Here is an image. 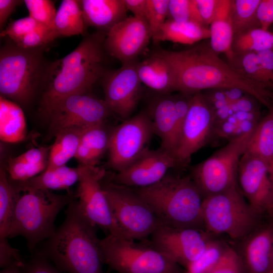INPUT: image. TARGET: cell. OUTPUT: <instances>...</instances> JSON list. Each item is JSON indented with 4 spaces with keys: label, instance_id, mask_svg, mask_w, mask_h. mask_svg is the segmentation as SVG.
<instances>
[{
    "label": "cell",
    "instance_id": "21",
    "mask_svg": "<svg viewBox=\"0 0 273 273\" xmlns=\"http://www.w3.org/2000/svg\"><path fill=\"white\" fill-rule=\"evenodd\" d=\"M136 68L142 83L157 95L170 94L175 91L171 65L161 50L137 63Z\"/></svg>",
    "mask_w": 273,
    "mask_h": 273
},
{
    "label": "cell",
    "instance_id": "19",
    "mask_svg": "<svg viewBox=\"0 0 273 273\" xmlns=\"http://www.w3.org/2000/svg\"><path fill=\"white\" fill-rule=\"evenodd\" d=\"M250 205L258 214L273 204V184L268 164L244 153L238 168V184Z\"/></svg>",
    "mask_w": 273,
    "mask_h": 273
},
{
    "label": "cell",
    "instance_id": "54",
    "mask_svg": "<svg viewBox=\"0 0 273 273\" xmlns=\"http://www.w3.org/2000/svg\"><path fill=\"white\" fill-rule=\"evenodd\" d=\"M270 273H273V271H272V272H270Z\"/></svg>",
    "mask_w": 273,
    "mask_h": 273
},
{
    "label": "cell",
    "instance_id": "27",
    "mask_svg": "<svg viewBox=\"0 0 273 273\" xmlns=\"http://www.w3.org/2000/svg\"><path fill=\"white\" fill-rule=\"evenodd\" d=\"M209 38V28L204 25L168 19L152 39L155 42L168 41L192 45Z\"/></svg>",
    "mask_w": 273,
    "mask_h": 273
},
{
    "label": "cell",
    "instance_id": "22",
    "mask_svg": "<svg viewBox=\"0 0 273 273\" xmlns=\"http://www.w3.org/2000/svg\"><path fill=\"white\" fill-rule=\"evenodd\" d=\"M79 2L86 26L94 27L106 34L127 17L123 0H81Z\"/></svg>",
    "mask_w": 273,
    "mask_h": 273
},
{
    "label": "cell",
    "instance_id": "15",
    "mask_svg": "<svg viewBox=\"0 0 273 273\" xmlns=\"http://www.w3.org/2000/svg\"><path fill=\"white\" fill-rule=\"evenodd\" d=\"M190 102V96L181 94L157 95L149 106L147 112L154 133L161 140L160 148L173 156Z\"/></svg>",
    "mask_w": 273,
    "mask_h": 273
},
{
    "label": "cell",
    "instance_id": "45",
    "mask_svg": "<svg viewBox=\"0 0 273 273\" xmlns=\"http://www.w3.org/2000/svg\"><path fill=\"white\" fill-rule=\"evenodd\" d=\"M24 273H61L53 266L45 256L38 253L26 263Z\"/></svg>",
    "mask_w": 273,
    "mask_h": 273
},
{
    "label": "cell",
    "instance_id": "53",
    "mask_svg": "<svg viewBox=\"0 0 273 273\" xmlns=\"http://www.w3.org/2000/svg\"><path fill=\"white\" fill-rule=\"evenodd\" d=\"M269 210L271 211V213L272 214V215H273V205L270 207V208Z\"/></svg>",
    "mask_w": 273,
    "mask_h": 273
},
{
    "label": "cell",
    "instance_id": "12",
    "mask_svg": "<svg viewBox=\"0 0 273 273\" xmlns=\"http://www.w3.org/2000/svg\"><path fill=\"white\" fill-rule=\"evenodd\" d=\"M77 168L79 175L77 202L82 212L108 235L127 238L119 226L103 191L104 169L81 164Z\"/></svg>",
    "mask_w": 273,
    "mask_h": 273
},
{
    "label": "cell",
    "instance_id": "46",
    "mask_svg": "<svg viewBox=\"0 0 273 273\" xmlns=\"http://www.w3.org/2000/svg\"><path fill=\"white\" fill-rule=\"evenodd\" d=\"M257 17L260 28L268 30L273 24V0H261L257 10Z\"/></svg>",
    "mask_w": 273,
    "mask_h": 273
},
{
    "label": "cell",
    "instance_id": "55",
    "mask_svg": "<svg viewBox=\"0 0 273 273\" xmlns=\"http://www.w3.org/2000/svg\"><path fill=\"white\" fill-rule=\"evenodd\" d=\"M272 205H273V204H272Z\"/></svg>",
    "mask_w": 273,
    "mask_h": 273
},
{
    "label": "cell",
    "instance_id": "18",
    "mask_svg": "<svg viewBox=\"0 0 273 273\" xmlns=\"http://www.w3.org/2000/svg\"><path fill=\"white\" fill-rule=\"evenodd\" d=\"M152 39L148 25L130 16L114 25L106 34L105 50L122 65L135 62Z\"/></svg>",
    "mask_w": 273,
    "mask_h": 273
},
{
    "label": "cell",
    "instance_id": "42",
    "mask_svg": "<svg viewBox=\"0 0 273 273\" xmlns=\"http://www.w3.org/2000/svg\"><path fill=\"white\" fill-rule=\"evenodd\" d=\"M41 26L30 16L22 18L11 22L5 29L1 31V36H7L14 41Z\"/></svg>",
    "mask_w": 273,
    "mask_h": 273
},
{
    "label": "cell",
    "instance_id": "32",
    "mask_svg": "<svg viewBox=\"0 0 273 273\" xmlns=\"http://www.w3.org/2000/svg\"><path fill=\"white\" fill-rule=\"evenodd\" d=\"M245 153L260 158L269 166L273 156V108L258 122Z\"/></svg>",
    "mask_w": 273,
    "mask_h": 273
},
{
    "label": "cell",
    "instance_id": "29",
    "mask_svg": "<svg viewBox=\"0 0 273 273\" xmlns=\"http://www.w3.org/2000/svg\"><path fill=\"white\" fill-rule=\"evenodd\" d=\"M27 132L23 111L16 103L0 96V138L1 141L16 143L23 140Z\"/></svg>",
    "mask_w": 273,
    "mask_h": 273
},
{
    "label": "cell",
    "instance_id": "14",
    "mask_svg": "<svg viewBox=\"0 0 273 273\" xmlns=\"http://www.w3.org/2000/svg\"><path fill=\"white\" fill-rule=\"evenodd\" d=\"M111 112L105 101L86 93L71 96L51 112L48 136L68 128L85 129L104 123Z\"/></svg>",
    "mask_w": 273,
    "mask_h": 273
},
{
    "label": "cell",
    "instance_id": "2",
    "mask_svg": "<svg viewBox=\"0 0 273 273\" xmlns=\"http://www.w3.org/2000/svg\"><path fill=\"white\" fill-rule=\"evenodd\" d=\"M105 37L98 31L86 35L72 52L46 66L40 110L47 119L63 100L86 93L104 76Z\"/></svg>",
    "mask_w": 273,
    "mask_h": 273
},
{
    "label": "cell",
    "instance_id": "44",
    "mask_svg": "<svg viewBox=\"0 0 273 273\" xmlns=\"http://www.w3.org/2000/svg\"><path fill=\"white\" fill-rule=\"evenodd\" d=\"M242 262L236 252L228 247L223 256L211 273H242Z\"/></svg>",
    "mask_w": 273,
    "mask_h": 273
},
{
    "label": "cell",
    "instance_id": "16",
    "mask_svg": "<svg viewBox=\"0 0 273 273\" xmlns=\"http://www.w3.org/2000/svg\"><path fill=\"white\" fill-rule=\"evenodd\" d=\"M148 242L164 255L186 267L204 251L209 241L202 230L175 228L160 224Z\"/></svg>",
    "mask_w": 273,
    "mask_h": 273
},
{
    "label": "cell",
    "instance_id": "13",
    "mask_svg": "<svg viewBox=\"0 0 273 273\" xmlns=\"http://www.w3.org/2000/svg\"><path fill=\"white\" fill-rule=\"evenodd\" d=\"M216 126L215 111L205 96L193 95L174 155L177 166L189 163L192 156L208 142Z\"/></svg>",
    "mask_w": 273,
    "mask_h": 273
},
{
    "label": "cell",
    "instance_id": "10",
    "mask_svg": "<svg viewBox=\"0 0 273 273\" xmlns=\"http://www.w3.org/2000/svg\"><path fill=\"white\" fill-rule=\"evenodd\" d=\"M115 218L125 236L145 241L161 224L150 206L132 188L113 181L102 183Z\"/></svg>",
    "mask_w": 273,
    "mask_h": 273
},
{
    "label": "cell",
    "instance_id": "34",
    "mask_svg": "<svg viewBox=\"0 0 273 273\" xmlns=\"http://www.w3.org/2000/svg\"><path fill=\"white\" fill-rule=\"evenodd\" d=\"M273 49V32L256 28L234 36L232 49L235 55L258 53Z\"/></svg>",
    "mask_w": 273,
    "mask_h": 273
},
{
    "label": "cell",
    "instance_id": "36",
    "mask_svg": "<svg viewBox=\"0 0 273 273\" xmlns=\"http://www.w3.org/2000/svg\"><path fill=\"white\" fill-rule=\"evenodd\" d=\"M261 0L233 1L232 22L234 36L256 28H260L257 10Z\"/></svg>",
    "mask_w": 273,
    "mask_h": 273
},
{
    "label": "cell",
    "instance_id": "48",
    "mask_svg": "<svg viewBox=\"0 0 273 273\" xmlns=\"http://www.w3.org/2000/svg\"><path fill=\"white\" fill-rule=\"evenodd\" d=\"M127 10L130 11L133 16L146 21L147 0H123Z\"/></svg>",
    "mask_w": 273,
    "mask_h": 273
},
{
    "label": "cell",
    "instance_id": "5",
    "mask_svg": "<svg viewBox=\"0 0 273 273\" xmlns=\"http://www.w3.org/2000/svg\"><path fill=\"white\" fill-rule=\"evenodd\" d=\"M70 194L26 188L16 197L8 238L23 237L31 253L40 242L55 233V220L60 211L72 201Z\"/></svg>",
    "mask_w": 273,
    "mask_h": 273
},
{
    "label": "cell",
    "instance_id": "40",
    "mask_svg": "<svg viewBox=\"0 0 273 273\" xmlns=\"http://www.w3.org/2000/svg\"><path fill=\"white\" fill-rule=\"evenodd\" d=\"M58 38L54 29L41 26L14 41L17 46L25 49L42 48Z\"/></svg>",
    "mask_w": 273,
    "mask_h": 273
},
{
    "label": "cell",
    "instance_id": "51",
    "mask_svg": "<svg viewBox=\"0 0 273 273\" xmlns=\"http://www.w3.org/2000/svg\"><path fill=\"white\" fill-rule=\"evenodd\" d=\"M24 266L13 265L2 269L0 273H24Z\"/></svg>",
    "mask_w": 273,
    "mask_h": 273
},
{
    "label": "cell",
    "instance_id": "23",
    "mask_svg": "<svg viewBox=\"0 0 273 273\" xmlns=\"http://www.w3.org/2000/svg\"><path fill=\"white\" fill-rule=\"evenodd\" d=\"M243 256L250 273L273 271V229H263L250 235L243 248Z\"/></svg>",
    "mask_w": 273,
    "mask_h": 273
},
{
    "label": "cell",
    "instance_id": "52",
    "mask_svg": "<svg viewBox=\"0 0 273 273\" xmlns=\"http://www.w3.org/2000/svg\"><path fill=\"white\" fill-rule=\"evenodd\" d=\"M268 167L270 177L273 184V156Z\"/></svg>",
    "mask_w": 273,
    "mask_h": 273
},
{
    "label": "cell",
    "instance_id": "37",
    "mask_svg": "<svg viewBox=\"0 0 273 273\" xmlns=\"http://www.w3.org/2000/svg\"><path fill=\"white\" fill-rule=\"evenodd\" d=\"M229 247L218 241L209 240L203 253L188 265L184 273H211L218 264Z\"/></svg>",
    "mask_w": 273,
    "mask_h": 273
},
{
    "label": "cell",
    "instance_id": "33",
    "mask_svg": "<svg viewBox=\"0 0 273 273\" xmlns=\"http://www.w3.org/2000/svg\"><path fill=\"white\" fill-rule=\"evenodd\" d=\"M231 62L245 76L273 92V79L262 66L256 53L235 55Z\"/></svg>",
    "mask_w": 273,
    "mask_h": 273
},
{
    "label": "cell",
    "instance_id": "43",
    "mask_svg": "<svg viewBox=\"0 0 273 273\" xmlns=\"http://www.w3.org/2000/svg\"><path fill=\"white\" fill-rule=\"evenodd\" d=\"M24 261L20 251L12 247L8 238H0V266L2 269L13 265L24 266Z\"/></svg>",
    "mask_w": 273,
    "mask_h": 273
},
{
    "label": "cell",
    "instance_id": "41",
    "mask_svg": "<svg viewBox=\"0 0 273 273\" xmlns=\"http://www.w3.org/2000/svg\"><path fill=\"white\" fill-rule=\"evenodd\" d=\"M169 0H147L146 22L152 38L158 32L168 17Z\"/></svg>",
    "mask_w": 273,
    "mask_h": 273
},
{
    "label": "cell",
    "instance_id": "31",
    "mask_svg": "<svg viewBox=\"0 0 273 273\" xmlns=\"http://www.w3.org/2000/svg\"><path fill=\"white\" fill-rule=\"evenodd\" d=\"M84 129H66L55 136V141L50 147L47 167L66 165L71 158H75Z\"/></svg>",
    "mask_w": 273,
    "mask_h": 273
},
{
    "label": "cell",
    "instance_id": "8",
    "mask_svg": "<svg viewBox=\"0 0 273 273\" xmlns=\"http://www.w3.org/2000/svg\"><path fill=\"white\" fill-rule=\"evenodd\" d=\"M104 264L118 273H184L150 244L111 235L100 240Z\"/></svg>",
    "mask_w": 273,
    "mask_h": 273
},
{
    "label": "cell",
    "instance_id": "9",
    "mask_svg": "<svg viewBox=\"0 0 273 273\" xmlns=\"http://www.w3.org/2000/svg\"><path fill=\"white\" fill-rule=\"evenodd\" d=\"M255 127L232 138L193 168L191 177L204 198L238 186L239 163Z\"/></svg>",
    "mask_w": 273,
    "mask_h": 273
},
{
    "label": "cell",
    "instance_id": "50",
    "mask_svg": "<svg viewBox=\"0 0 273 273\" xmlns=\"http://www.w3.org/2000/svg\"><path fill=\"white\" fill-rule=\"evenodd\" d=\"M256 53L262 66L273 79V49Z\"/></svg>",
    "mask_w": 273,
    "mask_h": 273
},
{
    "label": "cell",
    "instance_id": "30",
    "mask_svg": "<svg viewBox=\"0 0 273 273\" xmlns=\"http://www.w3.org/2000/svg\"><path fill=\"white\" fill-rule=\"evenodd\" d=\"M86 28L79 1H62L53 26L57 37L83 34Z\"/></svg>",
    "mask_w": 273,
    "mask_h": 273
},
{
    "label": "cell",
    "instance_id": "4",
    "mask_svg": "<svg viewBox=\"0 0 273 273\" xmlns=\"http://www.w3.org/2000/svg\"><path fill=\"white\" fill-rule=\"evenodd\" d=\"M132 189L150 206L162 225L200 230L204 226V196L191 177L167 174L153 185Z\"/></svg>",
    "mask_w": 273,
    "mask_h": 273
},
{
    "label": "cell",
    "instance_id": "47",
    "mask_svg": "<svg viewBox=\"0 0 273 273\" xmlns=\"http://www.w3.org/2000/svg\"><path fill=\"white\" fill-rule=\"evenodd\" d=\"M199 11L205 26L210 25L215 15L218 0H196Z\"/></svg>",
    "mask_w": 273,
    "mask_h": 273
},
{
    "label": "cell",
    "instance_id": "1",
    "mask_svg": "<svg viewBox=\"0 0 273 273\" xmlns=\"http://www.w3.org/2000/svg\"><path fill=\"white\" fill-rule=\"evenodd\" d=\"M161 51L171 65L175 91L192 95L208 89H236L252 96L269 110L273 108V92L226 63L210 44L200 43L181 51Z\"/></svg>",
    "mask_w": 273,
    "mask_h": 273
},
{
    "label": "cell",
    "instance_id": "35",
    "mask_svg": "<svg viewBox=\"0 0 273 273\" xmlns=\"http://www.w3.org/2000/svg\"><path fill=\"white\" fill-rule=\"evenodd\" d=\"M18 193L10 181L6 169H0V238H8Z\"/></svg>",
    "mask_w": 273,
    "mask_h": 273
},
{
    "label": "cell",
    "instance_id": "11",
    "mask_svg": "<svg viewBox=\"0 0 273 273\" xmlns=\"http://www.w3.org/2000/svg\"><path fill=\"white\" fill-rule=\"evenodd\" d=\"M154 133L147 112L123 120L111 130L108 166L117 172L128 167L149 149Z\"/></svg>",
    "mask_w": 273,
    "mask_h": 273
},
{
    "label": "cell",
    "instance_id": "7",
    "mask_svg": "<svg viewBox=\"0 0 273 273\" xmlns=\"http://www.w3.org/2000/svg\"><path fill=\"white\" fill-rule=\"evenodd\" d=\"M257 213L246 200L238 186L204 198L202 219L207 231L233 239L249 234Z\"/></svg>",
    "mask_w": 273,
    "mask_h": 273
},
{
    "label": "cell",
    "instance_id": "20",
    "mask_svg": "<svg viewBox=\"0 0 273 273\" xmlns=\"http://www.w3.org/2000/svg\"><path fill=\"white\" fill-rule=\"evenodd\" d=\"M176 166L172 154L160 148L148 149L128 167L114 174L112 181L132 188L146 187L160 181L170 168Z\"/></svg>",
    "mask_w": 273,
    "mask_h": 273
},
{
    "label": "cell",
    "instance_id": "17",
    "mask_svg": "<svg viewBox=\"0 0 273 273\" xmlns=\"http://www.w3.org/2000/svg\"><path fill=\"white\" fill-rule=\"evenodd\" d=\"M136 66V62L124 64L104 75V101L110 111L123 120L130 117L142 95Z\"/></svg>",
    "mask_w": 273,
    "mask_h": 273
},
{
    "label": "cell",
    "instance_id": "25",
    "mask_svg": "<svg viewBox=\"0 0 273 273\" xmlns=\"http://www.w3.org/2000/svg\"><path fill=\"white\" fill-rule=\"evenodd\" d=\"M231 0H218L213 19L210 25V46L216 53H224L231 61L234 33L232 22Z\"/></svg>",
    "mask_w": 273,
    "mask_h": 273
},
{
    "label": "cell",
    "instance_id": "26",
    "mask_svg": "<svg viewBox=\"0 0 273 273\" xmlns=\"http://www.w3.org/2000/svg\"><path fill=\"white\" fill-rule=\"evenodd\" d=\"M110 132L104 123L83 130L75 157L79 164L97 166L102 156L108 151Z\"/></svg>",
    "mask_w": 273,
    "mask_h": 273
},
{
    "label": "cell",
    "instance_id": "28",
    "mask_svg": "<svg viewBox=\"0 0 273 273\" xmlns=\"http://www.w3.org/2000/svg\"><path fill=\"white\" fill-rule=\"evenodd\" d=\"M79 171L77 167L66 165L47 167L44 171L31 179L15 185L17 192L23 188H29L44 191H69L70 188L79 180Z\"/></svg>",
    "mask_w": 273,
    "mask_h": 273
},
{
    "label": "cell",
    "instance_id": "6",
    "mask_svg": "<svg viewBox=\"0 0 273 273\" xmlns=\"http://www.w3.org/2000/svg\"><path fill=\"white\" fill-rule=\"evenodd\" d=\"M42 50L23 49L12 40L1 47V96L20 106L30 103L44 74Z\"/></svg>",
    "mask_w": 273,
    "mask_h": 273
},
{
    "label": "cell",
    "instance_id": "39",
    "mask_svg": "<svg viewBox=\"0 0 273 273\" xmlns=\"http://www.w3.org/2000/svg\"><path fill=\"white\" fill-rule=\"evenodd\" d=\"M24 3L30 17L39 24L53 29L57 11L54 3L50 0H25Z\"/></svg>",
    "mask_w": 273,
    "mask_h": 273
},
{
    "label": "cell",
    "instance_id": "3",
    "mask_svg": "<svg viewBox=\"0 0 273 273\" xmlns=\"http://www.w3.org/2000/svg\"><path fill=\"white\" fill-rule=\"evenodd\" d=\"M97 227L72 200L64 221L40 253L66 273H104Z\"/></svg>",
    "mask_w": 273,
    "mask_h": 273
},
{
    "label": "cell",
    "instance_id": "49",
    "mask_svg": "<svg viewBox=\"0 0 273 273\" xmlns=\"http://www.w3.org/2000/svg\"><path fill=\"white\" fill-rule=\"evenodd\" d=\"M24 1L20 0H0V29L1 31L4 28L9 17L16 8Z\"/></svg>",
    "mask_w": 273,
    "mask_h": 273
},
{
    "label": "cell",
    "instance_id": "38",
    "mask_svg": "<svg viewBox=\"0 0 273 273\" xmlns=\"http://www.w3.org/2000/svg\"><path fill=\"white\" fill-rule=\"evenodd\" d=\"M168 17L175 21L193 22L205 25L196 0H169Z\"/></svg>",
    "mask_w": 273,
    "mask_h": 273
},
{
    "label": "cell",
    "instance_id": "24",
    "mask_svg": "<svg viewBox=\"0 0 273 273\" xmlns=\"http://www.w3.org/2000/svg\"><path fill=\"white\" fill-rule=\"evenodd\" d=\"M49 151L50 147L33 148L10 158L6 169L12 184L25 183L44 171L48 165Z\"/></svg>",
    "mask_w": 273,
    "mask_h": 273
}]
</instances>
